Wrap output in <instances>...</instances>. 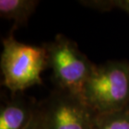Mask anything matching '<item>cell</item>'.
Listing matches in <instances>:
<instances>
[{
	"label": "cell",
	"mask_w": 129,
	"mask_h": 129,
	"mask_svg": "<svg viewBox=\"0 0 129 129\" xmlns=\"http://www.w3.org/2000/svg\"><path fill=\"white\" fill-rule=\"evenodd\" d=\"M42 46L47 53L48 68L52 71L51 81L55 88L81 96L95 64L81 52L74 40L62 34L43 43Z\"/></svg>",
	"instance_id": "3957f363"
},
{
	"label": "cell",
	"mask_w": 129,
	"mask_h": 129,
	"mask_svg": "<svg viewBox=\"0 0 129 129\" xmlns=\"http://www.w3.org/2000/svg\"><path fill=\"white\" fill-rule=\"evenodd\" d=\"M0 129H25L31 122L39 101L25 95L24 91L2 93Z\"/></svg>",
	"instance_id": "5b68a950"
},
{
	"label": "cell",
	"mask_w": 129,
	"mask_h": 129,
	"mask_svg": "<svg viewBox=\"0 0 129 129\" xmlns=\"http://www.w3.org/2000/svg\"><path fill=\"white\" fill-rule=\"evenodd\" d=\"M40 105L46 129H91L96 115L80 95L56 88Z\"/></svg>",
	"instance_id": "277c9868"
},
{
	"label": "cell",
	"mask_w": 129,
	"mask_h": 129,
	"mask_svg": "<svg viewBox=\"0 0 129 129\" xmlns=\"http://www.w3.org/2000/svg\"><path fill=\"white\" fill-rule=\"evenodd\" d=\"M81 5L100 12L118 9L129 15V0H85L78 1Z\"/></svg>",
	"instance_id": "ba28073f"
},
{
	"label": "cell",
	"mask_w": 129,
	"mask_h": 129,
	"mask_svg": "<svg viewBox=\"0 0 129 129\" xmlns=\"http://www.w3.org/2000/svg\"><path fill=\"white\" fill-rule=\"evenodd\" d=\"M39 4L38 0H0V17L13 20L12 28L17 30L28 24Z\"/></svg>",
	"instance_id": "8992f818"
},
{
	"label": "cell",
	"mask_w": 129,
	"mask_h": 129,
	"mask_svg": "<svg viewBox=\"0 0 129 129\" xmlns=\"http://www.w3.org/2000/svg\"><path fill=\"white\" fill-rule=\"evenodd\" d=\"M81 97L96 114L117 112L129 106V61L96 64L85 82Z\"/></svg>",
	"instance_id": "7a4b0ae2"
},
{
	"label": "cell",
	"mask_w": 129,
	"mask_h": 129,
	"mask_svg": "<svg viewBox=\"0 0 129 129\" xmlns=\"http://www.w3.org/2000/svg\"><path fill=\"white\" fill-rule=\"evenodd\" d=\"M91 129H129V106L117 112L96 114Z\"/></svg>",
	"instance_id": "52a82bcc"
},
{
	"label": "cell",
	"mask_w": 129,
	"mask_h": 129,
	"mask_svg": "<svg viewBox=\"0 0 129 129\" xmlns=\"http://www.w3.org/2000/svg\"><path fill=\"white\" fill-rule=\"evenodd\" d=\"M13 28L2 40L0 58L2 86L11 93L24 91L43 85L41 73L48 69L47 53L42 45H32L18 41Z\"/></svg>",
	"instance_id": "6da1fadb"
},
{
	"label": "cell",
	"mask_w": 129,
	"mask_h": 129,
	"mask_svg": "<svg viewBox=\"0 0 129 129\" xmlns=\"http://www.w3.org/2000/svg\"><path fill=\"white\" fill-rule=\"evenodd\" d=\"M25 129H46L45 126V122H44L42 112H41L40 101L38 102L37 106H36L35 112L33 116L31 122H30L29 126Z\"/></svg>",
	"instance_id": "9c48e42d"
}]
</instances>
